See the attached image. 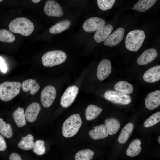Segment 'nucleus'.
<instances>
[{"mask_svg": "<svg viewBox=\"0 0 160 160\" xmlns=\"http://www.w3.org/2000/svg\"><path fill=\"white\" fill-rule=\"evenodd\" d=\"M12 116L18 127H21L26 124L27 122L23 108L19 107L13 112Z\"/></svg>", "mask_w": 160, "mask_h": 160, "instance_id": "22", "label": "nucleus"}, {"mask_svg": "<svg viewBox=\"0 0 160 160\" xmlns=\"http://www.w3.org/2000/svg\"><path fill=\"white\" fill-rule=\"evenodd\" d=\"M10 160H22L20 156L15 153H11L9 156Z\"/></svg>", "mask_w": 160, "mask_h": 160, "instance_id": "37", "label": "nucleus"}, {"mask_svg": "<svg viewBox=\"0 0 160 160\" xmlns=\"http://www.w3.org/2000/svg\"><path fill=\"white\" fill-rule=\"evenodd\" d=\"M34 153L38 155H42L45 152L46 148L44 146V142L41 140H38L34 143L33 148Z\"/></svg>", "mask_w": 160, "mask_h": 160, "instance_id": "33", "label": "nucleus"}, {"mask_svg": "<svg viewBox=\"0 0 160 160\" xmlns=\"http://www.w3.org/2000/svg\"><path fill=\"white\" fill-rule=\"evenodd\" d=\"M145 38V32L140 30H135L129 32L125 40V47L129 50L137 52L140 48Z\"/></svg>", "mask_w": 160, "mask_h": 160, "instance_id": "3", "label": "nucleus"}, {"mask_svg": "<svg viewBox=\"0 0 160 160\" xmlns=\"http://www.w3.org/2000/svg\"><path fill=\"white\" fill-rule=\"evenodd\" d=\"M82 124L79 114H73L68 118L63 124L62 133L66 138L73 137L76 134Z\"/></svg>", "mask_w": 160, "mask_h": 160, "instance_id": "2", "label": "nucleus"}, {"mask_svg": "<svg viewBox=\"0 0 160 160\" xmlns=\"http://www.w3.org/2000/svg\"><path fill=\"white\" fill-rule=\"evenodd\" d=\"M35 81L29 79L23 81L21 85L22 90L25 92L30 91L32 95L35 94L40 89L39 85Z\"/></svg>", "mask_w": 160, "mask_h": 160, "instance_id": "21", "label": "nucleus"}, {"mask_svg": "<svg viewBox=\"0 0 160 160\" xmlns=\"http://www.w3.org/2000/svg\"><path fill=\"white\" fill-rule=\"evenodd\" d=\"M156 1V0H140L134 5L132 9L144 12L154 5Z\"/></svg>", "mask_w": 160, "mask_h": 160, "instance_id": "27", "label": "nucleus"}, {"mask_svg": "<svg viewBox=\"0 0 160 160\" xmlns=\"http://www.w3.org/2000/svg\"><path fill=\"white\" fill-rule=\"evenodd\" d=\"M113 29L111 24H107L98 29L95 33L94 38L97 43L105 41L108 37Z\"/></svg>", "mask_w": 160, "mask_h": 160, "instance_id": "17", "label": "nucleus"}, {"mask_svg": "<svg viewBox=\"0 0 160 160\" xmlns=\"http://www.w3.org/2000/svg\"><path fill=\"white\" fill-rule=\"evenodd\" d=\"M146 108L150 110L154 109L160 105V91L157 90L148 94L145 99Z\"/></svg>", "mask_w": 160, "mask_h": 160, "instance_id": "12", "label": "nucleus"}, {"mask_svg": "<svg viewBox=\"0 0 160 160\" xmlns=\"http://www.w3.org/2000/svg\"><path fill=\"white\" fill-rule=\"evenodd\" d=\"M102 109L101 108L92 104L89 105L85 110V116L88 121L93 120L100 114Z\"/></svg>", "mask_w": 160, "mask_h": 160, "instance_id": "24", "label": "nucleus"}, {"mask_svg": "<svg viewBox=\"0 0 160 160\" xmlns=\"http://www.w3.org/2000/svg\"><path fill=\"white\" fill-rule=\"evenodd\" d=\"M111 65L109 60L105 59L99 64L97 69V75L98 79L103 81L107 78L111 72Z\"/></svg>", "mask_w": 160, "mask_h": 160, "instance_id": "11", "label": "nucleus"}, {"mask_svg": "<svg viewBox=\"0 0 160 160\" xmlns=\"http://www.w3.org/2000/svg\"><path fill=\"white\" fill-rule=\"evenodd\" d=\"M8 27L11 31L24 36L31 34L34 28L32 22L24 17H18L14 19L10 23Z\"/></svg>", "mask_w": 160, "mask_h": 160, "instance_id": "1", "label": "nucleus"}, {"mask_svg": "<svg viewBox=\"0 0 160 160\" xmlns=\"http://www.w3.org/2000/svg\"><path fill=\"white\" fill-rule=\"evenodd\" d=\"M89 132L90 137L93 139L96 140L106 138L108 135L105 125L101 124L95 127Z\"/></svg>", "mask_w": 160, "mask_h": 160, "instance_id": "18", "label": "nucleus"}, {"mask_svg": "<svg viewBox=\"0 0 160 160\" xmlns=\"http://www.w3.org/2000/svg\"><path fill=\"white\" fill-rule=\"evenodd\" d=\"M3 1L2 0H0V2H2Z\"/></svg>", "mask_w": 160, "mask_h": 160, "instance_id": "40", "label": "nucleus"}, {"mask_svg": "<svg viewBox=\"0 0 160 160\" xmlns=\"http://www.w3.org/2000/svg\"><path fill=\"white\" fill-rule=\"evenodd\" d=\"M41 0H32L31 1L34 3H38Z\"/></svg>", "mask_w": 160, "mask_h": 160, "instance_id": "38", "label": "nucleus"}, {"mask_svg": "<svg viewBox=\"0 0 160 160\" xmlns=\"http://www.w3.org/2000/svg\"><path fill=\"white\" fill-rule=\"evenodd\" d=\"M141 144V141L140 139H137L133 140L130 144L126 151L127 155L129 156L134 157L138 155L142 149Z\"/></svg>", "mask_w": 160, "mask_h": 160, "instance_id": "23", "label": "nucleus"}, {"mask_svg": "<svg viewBox=\"0 0 160 160\" xmlns=\"http://www.w3.org/2000/svg\"><path fill=\"white\" fill-rule=\"evenodd\" d=\"M103 96L108 100L119 105H128L132 100L131 97L129 94L113 90L106 91Z\"/></svg>", "mask_w": 160, "mask_h": 160, "instance_id": "6", "label": "nucleus"}, {"mask_svg": "<svg viewBox=\"0 0 160 160\" xmlns=\"http://www.w3.org/2000/svg\"><path fill=\"white\" fill-rule=\"evenodd\" d=\"M134 128L133 123L130 122L127 124L122 129L118 137V142L121 144L126 143L132 133Z\"/></svg>", "mask_w": 160, "mask_h": 160, "instance_id": "20", "label": "nucleus"}, {"mask_svg": "<svg viewBox=\"0 0 160 160\" xmlns=\"http://www.w3.org/2000/svg\"><path fill=\"white\" fill-rule=\"evenodd\" d=\"M21 84L18 82L5 81L0 84V99L8 102L16 96L20 92Z\"/></svg>", "mask_w": 160, "mask_h": 160, "instance_id": "4", "label": "nucleus"}, {"mask_svg": "<svg viewBox=\"0 0 160 160\" xmlns=\"http://www.w3.org/2000/svg\"><path fill=\"white\" fill-rule=\"evenodd\" d=\"M157 55V52L154 48L146 50L144 51L137 59V63L140 65L148 64L153 60Z\"/></svg>", "mask_w": 160, "mask_h": 160, "instance_id": "14", "label": "nucleus"}, {"mask_svg": "<svg viewBox=\"0 0 160 160\" xmlns=\"http://www.w3.org/2000/svg\"><path fill=\"white\" fill-rule=\"evenodd\" d=\"M97 3L99 8L102 10H109L112 7L115 0H97Z\"/></svg>", "mask_w": 160, "mask_h": 160, "instance_id": "34", "label": "nucleus"}, {"mask_svg": "<svg viewBox=\"0 0 160 160\" xmlns=\"http://www.w3.org/2000/svg\"><path fill=\"white\" fill-rule=\"evenodd\" d=\"M33 136L31 134L27 135L26 136L22 137L18 144V147L24 150H28L33 148L34 142Z\"/></svg>", "mask_w": 160, "mask_h": 160, "instance_id": "26", "label": "nucleus"}, {"mask_svg": "<svg viewBox=\"0 0 160 160\" xmlns=\"http://www.w3.org/2000/svg\"><path fill=\"white\" fill-rule=\"evenodd\" d=\"M56 97V91L53 86L48 85L42 91L41 101L43 106L45 108L50 107Z\"/></svg>", "mask_w": 160, "mask_h": 160, "instance_id": "8", "label": "nucleus"}, {"mask_svg": "<svg viewBox=\"0 0 160 160\" xmlns=\"http://www.w3.org/2000/svg\"><path fill=\"white\" fill-rule=\"evenodd\" d=\"M105 124L108 134L110 135L116 134L120 127V122L117 119L114 117L106 119Z\"/></svg>", "mask_w": 160, "mask_h": 160, "instance_id": "19", "label": "nucleus"}, {"mask_svg": "<svg viewBox=\"0 0 160 160\" xmlns=\"http://www.w3.org/2000/svg\"><path fill=\"white\" fill-rule=\"evenodd\" d=\"M66 58V55L64 52L55 50L49 51L44 54L41 60L44 66L52 67L63 63Z\"/></svg>", "mask_w": 160, "mask_h": 160, "instance_id": "5", "label": "nucleus"}, {"mask_svg": "<svg viewBox=\"0 0 160 160\" xmlns=\"http://www.w3.org/2000/svg\"><path fill=\"white\" fill-rule=\"evenodd\" d=\"M7 147L6 143L4 137L0 135V151L5 150Z\"/></svg>", "mask_w": 160, "mask_h": 160, "instance_id": "35", "label": "nucleus"}, {"mask_svg": "<svg viewBox=\"0 0 160 160\" xmlns=\"http://www.w3.org/2000/svg\"><path fill=\"white\" fill-rule=\"evenodd\" d=\"M105 24V22L103 19L97 17H93L88 19L85 21L83 28L87 32H93L96 31L104 26Z\"/></svg>", "mask_w": 160, "mask_h": 160, "instance_id": "10", "label": "nucleus"}, {"mask_svg": "<svg viewBox=\"0 0 160 160\" xmlns=\"http://www.w3.org/2000/svg\"><path fill=\"white\" fill-rule=\"evenodd\" d=\"M125 32L123 28L117 29L110 35L104 42L105 46L112 47L117 45L123 39Z\"/></svg>", "mask_w": 160, "mask_h": 160, "instance_id": "13", "label": "nucleus"}, {"mask_svg": "<svg viewBox=\"0 0 160 160\" xmlns=\"http://www.w3.org/2000/svg\"><path fill=\"white\" fill-rule=\"evenodd\" d=\"M158 142L159 144H160V136H159L158 138Z\"/></svg>", "mask_w": 160, "mask_h": 160, "instance_id": "39", "label": "nucleus"}, {"mask_svg": "<svg viewBox=\"0 0 160 160\" xmlns=\"http://www.w3.org/2000/svg\"><path fill=\"white\" fill-rule=\"evenodd\" d=\"M94 155V152L89 149L82 150L78 151L75 154V160H90Z\"/></svg>", "mask_w": 160, "mask_h": 160, "instance_id": "30", "label": "nucleus"}, {"mask_svg": "<svg viewBox=\"0 0 160 160\" xmlns=\"http://www.w3.org/2000/svg\"><path fill=\"white\" fill-rule=\"evenodd\" d=\"M0 69L1 71L4 73H5L7 70L6 65L1 56H0Z\"/></svg>", "mask_w": 160, "mask_h": 160, "instance_id": "36", "label": "nucleus"}, {"mask_svg": "<svg viewBox=\"0 0 160 160\" xmlns=\"http://www.w3.org/2000/svg\"><path fill=\"white\" fill-rule=\"evenodd\" d=\"M41 109L39 104L36 102L30 104L26 108L25 113L26 119L30 122H34Z\"/></svg>", "mask_w": 160, "mask_h": 160, "instance_id": "15", "label": "nucleus"}, {"mask_svg": "<svg viewBox=\"0 0 160 160\" xmlns=\"http://www.w3.org/2000/svg\"><path fill=\"white\" fill-rule=\"evenodd\" d=\"M15 39V35L10 31L5 29L0 30V41L4 42L12 43Z\"/></svg>", "mask_w": 160, "mask_h": 160, "instance_id": "31", "label": "nucleus"}, {"mask_svg": "<svg viewBox=\"0 0 160 160\" xmlns=\"http://www.w3.org/2000/svg\"><path fill=\"white\" fill-rule=\"evenodd\" d=\"M44 11L46 15L49 16L60 17L63 15L61 7L55 0H47Z\"/></svg>", "mask_w": 160, "mask_h": 160, "instance_id": "9", "label": "nucleus"}, {"mask_svg": "<svg viewBox=\"0 0 160 160\" xmlns=\"http://www.w3.org/2000/svg\"><path fill=\"white\" fill-rule=\"evenodd\" d=\"M114 88L116 91L128 94L132 93L134 90L133 86L132 84L124 81L117 82L114 85Z\"/></svg>", "mask_w": 160, "mask_h": 160, "instance_id": "28", "label": "nucleus"}, {"mask_svg": "<svg viewBox=\"0 0 160 160\" xmlns=\"http://www.w3.org/2000/svg\"><path fill=\"white\" fill-rule=\"evenodd\" d=\"M79 90L78 87L76 85L68 87L61 98L60 103L62 106L64 108L70 106L74 101Z\"/></svg>", "mask_w": 160, "mask_h": 160, "instance_id": "7", "label": "nucleus"}, {"mask_svg": "<svg viewBox=\"0 0 160 160\" xmlns=\"http://www.w3.org/2000/svg\"><path fill=\"white\" fill-rule=\"evenodd\" d=\"M71 24V22L69 20L61 21L51 27L49 29V31L52 34L61 33L68 29Z\"/></svg>", "mask_w": 160, "mask_h": 160, "instance_id": "25", "label": "nucleus"}, {"mask_svg": "<svg viewBox=\"0 0 160 160\" xmlns=\"http://www.w3.org/2000/svg\"><path fill=\"white\" fill-rule=\"evenodd\" d=\"M160 121V112L158 111L151 115L144 122V126L145 127L152 126Z\"/></svg>", "mask_w": 160, "mask_h": 160, "instance_id": "32", "label": "nucleus"}, {"mask_svg": "<svg viewBox=\"0 0 160 160\" xmlns=\"http://www.w3.org/2000/svg\"><path fill=\"white\" fill-rule=\"evenodd\" d=\"M143 79L145 81L149 83L159 81L160 79V66H155L147 70L144 74Z\"/></svg>", "mask_w": 160, "mask_h": 160, "instance_id": "16", "label": "nucleus"}, {"mask_svg": "<svg viewBox=\"0 0 160 160\" xmlns=\"http://www.w3.org/2000/svg\"><path fill=\"white\" fill-rule=\"evenodd\" d=\"M0 133L7 138H11L13 135L11 125L9 124H6L2 118H0Z\"/></svg>", "mask_w": 160, "mask_h": 160, "instance_id": "29", "label": "nucleus"}]
</instances>
